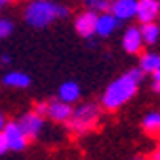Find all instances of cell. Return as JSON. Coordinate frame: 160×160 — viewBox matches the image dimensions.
<instances>
[{
	"label": "cell",
	"instance_id": "4",
	"mask_svg": "<svg viewBox=\"0 0 160 160\" xmlns=\"http://www.w3.org/2000/svg\"><path fill=\"white\" fill-rule=\"evenodd\" d=\"M17 122H19L21 130L25 132V135L31 141V139H38L40 137V133H42V130H44V124H46V116L38 114L36 111H29V112L19 116Z\"/></svg>",
	"mask_w": 160,
	"mask_h": 160
},
{
	"label": "cell",
	"instance_id": "23",
	"mask_svg": "<svg viewBox=\"0 0 160 160\" xmlns=\"http://www.w3.org/2000/svg\"><path fill=\"white\" fill-rule=\"evenodd\" d=\"M4 126H6V118H4V114L0 112V132L4 130Z\"/></svg>",
	"mask_w": 160,
	"mask_h": 160
},
{
	"label": "cell",
	"instance_id": "15",
	"mask_svg": "<svg viewBox=\"0 0 160 160\" xmlns=\"http://www.w3.org/2000/svg\"><path fill=\"white\" fill-rule=\"evenodd\" d=\"M139 29H141L143 42H145L147 46H154L158 40H160V25H158L156 21H152V23H143Z\"/></svg>",
	"mask_w": 160,
	"mask_h": 160
},
{
	"label": "cell",
	"instance_id": "19",
	"mask_svg": "<svg viewBox=\"0 0 160 160\" xmlns=\"http://www.w3.org/2000/svg\"><path fill=\"white\" fill-rule=\"evenodd\" d=\"M152 90H154L156 93H160V71H156V72L152 74Z\"/></svg>",
	"mask_w": 160,
	"mask_h": 160
},
{
	"label": "cell",
	"instance_id": "16",
	"mask_svg": "<svg viewBox=\"0 0 160 160\" xmlns=\"http://www.w3.org/2000/svg\"><path fill=\"white\" fill-rule=\"evenodd\" d=\"M141 126H143V130L147 133H152V135L158 133L160 132V112H149V114H145Z\"/></svg>",
	"mask_w": 160,
	"mask_h": 160
},
{
	"label": "cell",
	"instance_id": "21",
	"mask_svg": "<svg viewBox=\"0 0 160 160\" xmlns=\"http://www.w3.org/2000/svg\"><path fill=\"white\" fill-rule=\"evenodd\" d=\"M0 63L10 65V63H12V57H10V55H2V57H0Z\"/></svg>",
	"mask_w": 160,
	"mask_h": 160
},
{
	"label": "cell",
	"instance_id": "22",
	"mask_svg": "<svg viewBox=\"0 0 160 160\" xmlns=\"http://www.w3.org/2000/svg\"><path fill=\"white\" fill-rule=\"evenodd\" d=\"M12 2H13V0H0V10H4V8H6V6H10Z\"/></svg>",
	"mask_w": 160,
	"mask_h": 160
},
{
	"label": "cell",
	"instance_id": "26",
	"mask_svg": "<svg viewBox=\"0 0 160 160\" xmlns=\"http://www.w3.org/2000/svg\"><path fill=\"white\" fill-rule=\"evenodd\" d=\"M158 21H160V15H158Z\"/></svg>",
	"mask_w": 160,
	"mask_h": 160
},
{
	"label": "cell",
	"instance_id": "9",
	"mask_svg": "<svg viewBox=\"0 0 160 160\" xmlns=\"http://www.w3.org/2000/svg\"><path fill=\"white\" fill-rule=\"evenodd\" d=\"M160 15V0H137L135 19L139 23H152Z\"/></svg>",
	"mask_w": 160,
	"mask_h": 160
},
{
	"label": "cell",
	"instance_id": "13",
	"mask_svg": "<svg viewBox=\"0 0 160 160\" xmlns=\"http://www.w3.org/2000/svg\"><path fill=\"white\" fill-rule=\"evenodd\" d=\"M80 95H82V92H80V86L76 82H72V80H67V82H63L61 86H59L57 90V99H61V101L69 103V105H74Z\"/></svg>",
	"mask_w": 160,
	"mask_h": 160
},
{
	"label": "cell",
	"instance_id": "10",
	"mask_svg": "<svg viewBox=\"0 0 160 160\" xmlns=\"http://www.w3.org/2000/svg\"><path fill=\"white\" fill-rule=\"evenodd\" d=\"M137 0H111L109 12L118 19V21H130L135 19Z\"/></svg>",
	"mask_w": 160,
	"mask_h": 160
},
{
	"label": "cell",
	"instance_id": "7",
	"mask_svg": "<svg viewBox=\"0 0 160 160\" xmlns=\"http://www.w3.org/2000/svg\"><path fill=\"white\" fill-rule=\"evenodd\" d=\"M143 34H141V29L139 27H128L122 34V48L126 53L130 55H137V53H141L143 52Z\"/></svg>",
	"mask_w": 160,
	"mask_h": 160
},
{
	"label": "cell",
	"instance_id": "12",
	"mask_svg": "<svg viewBox=\"0 0 160 160\" xmlns=\"http://www.w3.org/2000/svg\"><path fill=\"white\" fill-rule=\"evenodd\" d=\"M2 84L8 88H15V90H23L31 86V76L23 71H8L2 76Z\"/></svg>",
	"mask_w": 160,
	"mask_h": 160
},
{
	"label": "cell",
	"instance_id": "11",
	"mask_svg": "<svg viewBox=\"0 0 160 160\" xmlns=\"http://www.w3.org/2000/svg\"><path fill=\"white\" fill-rule=\"evenodd\" d=\"M118 19L111 13V12H103L97 13V23H95V36L99 38H107L111 36L116 29H118Z\"/></svg>",
	"mask_w": 160,
	"mask_h": 160
},
{
	"label": "cell",
	"instance_id": "25",
	"mask_svg": "<svg viewBox=\"0 0 160 160\" xmlns=\"http://www.w3.org/2000/svg\"><path fill=\"white\" fill-rule=\"evenodd\" d=\"M133 160H143V158H139V156H137V158H133Z\"/></svg>",
	"mask_w": 160,
	"mask_h": 160
},
{
	"label": "cell",
	"instance_id": "20",
	"mask_svg": "<svg viewBox=\"0 0 160 160\" xmlns=\"http://www.w3.org/2000/svg\"><path fill=\"white\" fill-rule=\"evenodd\" d=\"M10 149H8V141H6V137H4V133L0 132V154H4V152H8Z\"/></svg>",
	"mask_w": 160,
	"mask_h": 160
},
{
	"label": "cell",
	"instance_id": "14",
	"mask_svg": "<svg viewBox=\"0 0 160 160\" xmlns=\"http://www.w3.org/2000/svg\"><path fill=\"white\" fill-rule=\"evenodd\" d=\"M139 69L145 74H154L160 71V53L158 52H145L139 57Z\"/></svg>",
	"mask_w": 160,
	"mask_h": 160
},
{
	"label": "cell",
	"instance_id": "17",
	"mask_svg": "<svg viewBox=\"0 0 160 160\" xmlns=\"http://www.w3.org/2000/svg\"><path fill=\"white\" fill-rule=\"evenodd\" d=\"M84 4L86 10H92V12H97V13H103V12H109V6H111V0H80Z\"/></svg>",
	"mask_w": 160,
	"mask_h": 160
},
{
	"label": "cell",
	"instance_id": "6",
	"mask_svg": "<svg viewBox=\"0 0 160 160\" xmlns=\"http://www.w3.org/2000/svg\"><path fill=\"white\" fill-rule=\"evenodd\" d=\"M6 141H8V149L10 151H25L29 145V137L25 135V132L21 130L19 122H6L4 130H2Z\"/></svg>",
	"mask_w": 160,
	"mask_h": 160
},
{
	"label": "cell",
	"instance_id": "8",
	"mask_svg": "<svg viewBox=\"0 0 160 160\" xmlns=\"http://www.w3.org/2000/svg\"><path fill=\"white\" fill-rule=\"evenodd\" d=\"M72 109H74L72 105L61 101V99H52V101H48V107H46V118L59 124H67L72 114Z\"/></svg>",
	"mask_w": 160,
	"mask_h": 160
},
{
	"label": "cell",
	"instance_id": "24",
	"mask_svg": "<svg viewBox=\"0 0 160 160\" xmlns=\"http://www.w3.org/2000/svg\"><path fill=\"white\" fill-rule=\"evenodd\" d=\"M152 160H160V145L156 147V151H154V154H152Z\"/></svg>",
	"mask_w": 160,
	"mask_h": 160
},
{
	"label": "cell",
	"instance_id": "18",
	"mask_svg": "<svg viewBox=\"0 0 160 160\" xmlns=\"http://www.w3.org/2000/svg\"><path fill=\"white\" fill-rule=\"evenodd\" d=\"M13 32V21L8 17H0V38H8Z\"/></svg>",
	"mask_w": 160,
	"mask_h": 160
},
{
	"label": "cell",
	"instance_id": "1",
	"mask_svg": "<svg viewBox=\"0 0 160 160\" xmlns=\"http://www.w3.org/2000/svg\"><path fill=\"white\" fill-rule=\"evenodd\" d=\"M143 76H145V72L139 67H135V69H130L124 74H120L116 80H112L101 95V109L118 111L120 107H124L137 93V88L141 84Z\"/></svg>",
	"mask_w": 160,
	"mask_h": 160
},
{
	"label": "cell",
	"instance_id": "3",
	"mask_svg": "<svg viewBox=\"0 0 160 160\" xmlns=\"http://www.w3.org/2000/svg\"><path fill=\"white\" fill-rule=\"evenodd\" d=\"M99 120H101V107L88 101V103H82V105L72 109V114L67 122V128L72 133L82 135V133L92 132L99 124Z\"/></svg>",
	"mask_w": 160,
	"mask_h": 160
},
{
	"label": "cell",
	"instance_id": "5",
	"mask_svg": "<svg viewBox=\"0 0 160 160\" xmlns=\"http://www.w3.org/2000/svg\"><path fill=\"white\" fill-rule=\"evenodd\" d=\"M95 23H97V12L82 10L74 17V31L84 40H92L95 36Z\"/></svg>",
	"mask_w": 160,
	"mask_h": 160
},
{
	"label": "cell",
	"instance_id": "2",
	"mask_svg": "<svg viewBox=\"0 0 160 160\" xmlns=\"http://www.w3.org/2000/svg\"><path fill=\"white\" fill-rule=\"evenodd\" d=\"M25 21L34 27V29H44L52 25L57 19H65L69 17V8L63 4L52 2V0H32L27 4L25 12Z\"/></svg>",
	"mask_w": 160,
	"mask_h": 160
}]
</instances>
